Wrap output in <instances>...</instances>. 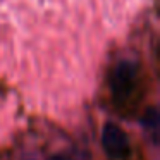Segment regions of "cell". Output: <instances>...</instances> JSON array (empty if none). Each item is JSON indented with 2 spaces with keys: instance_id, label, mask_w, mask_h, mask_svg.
<instances>
[{
  "instance_id": "obj_1",
  "label": "cell",
  "mask_w": 160,
  "mask_h": 160,
  "mask_svg": "<svg viewBox=\"0 0 160 160\" xmlns=\"http://www.w3.org/2000/svg\"><path fill=\"white\" fill-rule=\"evenodd\" d=\"M139 67L132 60H119L110 71L108 76V88L110 97L115 107H126L132 100L136 90H138Z\"/></svg>"
},
{
  "instance_id": "obj_2",
  "label": "cell",
  "mask_w": 160,
  "mask_h": 160,
  "mask_svg": "<svg viewBox=\"0 0 160 160\" xmlns=\"http://www.w3.org/2000/svg\"><path fill=\"white\" fill-rule=\"evenodd\" d=\"M102 148L112 160H122L131 153V143L124 129L114 122L103 126L102 131Z\"/></svg>"
},
{
  "instance_id": "obj_3",
  "label": "cell",
  "mask_w": 160,
  "mask_h": 160,
  "mask_svg": "<svg viewBox=\"0 0 160 160\" xmlns=\"http://www.w3.org/2000/svg\"><path fill=\"white\" fill-rule=\"evenodd\" d=\"M143 124L152 131L153 136H157V131H158V112H157V108L152 107L146 110L145 117H143Z\"/></svg>"
},
{
  "instance_id": "obj_4",
  "label": "cell",
  "mask_w": 160,
  "mask_h": 160,
  "mask_svg": "<svg viewBox=\"0 0 160 160\" xmlns=\"http://www.w3.org/2000/svg\"><path fill=\"white\" fill-rule=\"evenodd\" d=\"M48 160H72V158L67 157V155H64V153H57V155H52Z\"/></svg>"
}]
</instances>
